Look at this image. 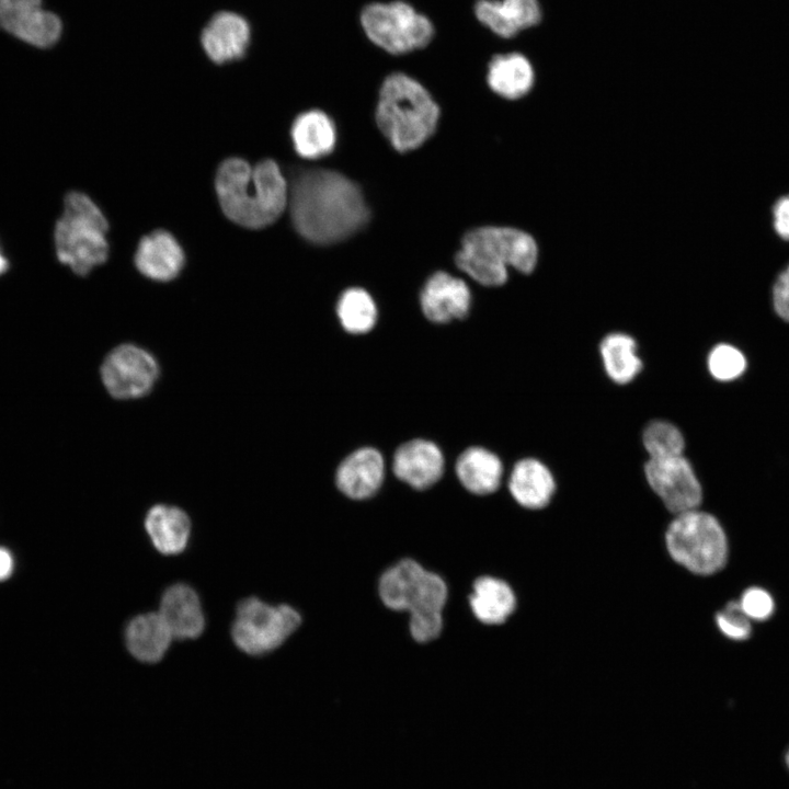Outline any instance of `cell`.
<instances>
[{
    "mask_svg": "<svg viewBox=\"0 0 789 789\" xmlns=\"http://www.w3.org/2000/svg\"><path fill=\"white\" fill-rule=\"evenodd\" d=\"M144 528L159 553L176 556L184 552L188 546L192 521L181 507L158 503L146 512Z\"/></svg>",
    "mask_w": 789,
    "mask_h": 789,
    "instance_id": "d6986e66",
    "label": "cell"
},
{
    "mask_svg": "<svg viewBox=\"0 0 789 789\" xmlns=\"http://www.w3.org/2000/svg\"><path fill=\"white\" fill-rule=\"evenodd\" d=\"M393 473L416 490L436 483L444 471V457L438 446L426 439H413L395 453Z\"/></svg>",
    "mask_w": 789,
    "mask_h": 789,
    "instance_id": "2e32d148",
    "label": "cell"
},
{
    "mask_svg": "<svg viewBox=\"0 0 789 789\" xmlns=\"http://www.w3.org/2000/svg\"><path fill=\"white\" fill-rule=\"evenodd\" d=\"M378 594L386 607L409 614V630L416 642L426 643L441 634L448 590L438 574L403 559L380 575Z\"/></svg>",
    "mask_w": 789,
    "mask_h": 789,
    "instance_id": "3957f363",
    "label": "cell"
},
{
    "mask_svg": "<svg viewBox=\"0 0 789 789\" xmlns=\"http://www.w3.org/2000/svg\"><path fill=\"white\" fill-rule=\"evenodd\" d=\"M469 606L476 618L485 625L504 622L516 607L511 586L493 576H481L473 582Z\"/></svg>",
    "mask_w": 789,
    "mask_h": 789,
    "instance_id": "484cf974",
    "label": "cell"
},
{
    "mask_svg": "<svg viewBox=\"0 0 789 789\" xmlns=\"http://www.w3.org/2000/svg\"><path fill=\"white\" fill-rule=\"evenodd\" d=\"M201 42L211 61H232L244 55L250 42V27L248 22L235 12H218L205 25Z\"/></svg>",
    "mask_w": 789,
    "mask_h": 789,
    "instance_id": "ac0fdd59",
    "label": "cell"
},
{
    "mask_svg": "<svg viewBox=\"0 0 789 789\" xmlns=\"http://www.w3.org/2000/svg\"><path fill=\"white\" fill-rule=\"evenodd\" d=\"M359 22L366 37L391 55L424 48L435 34L432 21L402 0L366 4Z\"/></svg>",
    "mask_w": 789,
    "mask_h": 789,
    "instance_id": "9c48e42d",
    "label": "cell"
},
{
    "mask_svg": "<svg viewBox=\"0 0 789 789\" xmlns=\"http://www.w3.org/2000/svg\"><path fill=\"white\" fill-rule=\"evenodd\" d=\"M456 473L469 492L485 495L499 489L503 465L494 453L483 447H470L458 457Z\"/></svg>",
    "mask_w": 789,
    "mask_h": 789,
    "instance_id": "d4e9b609",
    "label": "cell"
},
{
    "mask_svg": "<svg viewBox=\"0 0 789 789\" xmlns=\"http://www.w3.org/2000/svg\"><path fill=\"white\" fill-rule=\"evenodd\" d=\"M714 624L728 640L745 642L753 637V622L742 611L737 599L728 602L716 614Z\"/></svg>",
    "mask_w": 789,
    "mask_h": 789,
    "instance_id": "1f68e13d",
    "label": "cell"
},
{
    "mask_svg": "<svg viewBox=\"0 0 789 789\" xmlns=\"http://www.w3.org/2000/svg\"><path fill=\"white\" fill-rule=\"evenodd\" d=\"M290 136L296 152L306 159H318L329 155L336 141L333 122L319 110L298 115L291 125Z\"/></svg>",
    "mask_w": 789,
    "mask_h": 789,
    "instance_id": "cb8c5ba5",
    "label": "cell"
},
{
    "mask_svg": "<svg viewBox=\"0 0 789 789\" xmlns=\"http://www.w3.org/2000/svg\"><path fill=\"white\" fill-rule=\"evenodd\" d=\"M108 224L96 204L84 193L70 192L54 231L60 263L80 276L103 264L108 256Z\"/></svg>",
    "mask_w": 789,
    "mask_h": 789,
    "instance_id": "8992f818",
    "label": "cell"
},
{
    "mask_svg": "<svg viewBox=\"0 0 789 789\" xmlns=\"http://www.w3.org/2000/svg\"><path fill=\"white\" fill-rule=\"evenodd\" d=\"M301 621L290 605H272L252 595L237 603L230 637L244 654L263 656L283 645Z\"/></svg>",
    "mask_w": 789,
    "mask_h": 789,
    "instance_id": "ba28073f",
    "label": "cell"
},
{
    "mask_svg": "<svg viewBox=\"0 0 789 789\" xmlns=\"http://www.w3.org/2000/svg\"><path fill=\"white\" fill-rule=\"evenodd\" d=\"M13 570V559L11 553L0 548V581L5 580L10 576Z\"/></svg>",
    "mask_w": 789,
    "mask_h": 789,
    "instance_id": "e575fe53",
    "label": "cell"
},
{
    "mask_svg": "<svg viewBox=\"0 0 789 789\" xmlns=\"http://www.w3.org/2000/svg\"><path fill=\"white\" fill-rule=\"evenodd\" d=\"M123 637L128 653L144 664L159 663L173 640L159 611L133 616L124 626Z\"/></svg>",
    "mask_w": 789,
    "mask_h": 789,
    "instance_id": "e0dca14e",
    "label": "cell"
},
{
    "mask_svg": "<svg viewBox=\"0 0 789 789\" xmlns=\"http://www.w3.org/2000/svg\"><path fill=\"white\" fill-rule=\"evenodd\" d=\"M438 117L437 103L419 81L403 72L385 78L376 121L396 150L407 152L423 145L435 132Z\"/></svg>",
    "mask_w": 789,
    "mask_h": 789,
    "instance_id": "277c9868",
    "label": "cell"
},
{
    "mask_svg": "<svg viewBox=\"0 0 789 789\" xmlns=\"http://www.w3.org/2000/svg\"><path fill=\"white\" fill-rule=\"evenodd\" d=\"M602 362L607 376L618 385L632 381L642 369L632 336L621 332L606 335L599 345Z\"/></svg>",
    "mask_w": 789,
    "mask_h": 789,
    "instance_id": "4316f807",
    "label": "cell"
},
{
    "mask_svg": "<svg viewBox=\"0 0 789 789\" xmlns=\"http://www.w3.org/2000/svg\"><path fill=\"white\" fill-rule=\"evenodd\" d=\"M385 477V464L381 454L370 447L355 450L339 466L336 485L347 498L364 500L373 496L380 488Z\"/></svg>",
    "mask_w": 789,
    "mask_h": 789,
    "instance_id": "44dd1931",
    "label": "cell"
},
{
    "mask_svg": "<svg viewBox=\"0 0 789 789\" xmlns=\"http://www.w3.org/2000/svg\"><path fill=\"white\" fill-rule=\"evenodd\" d=\"M215 187L224 214L250 229L272 225L283 214L289 198L287 181L271 159L254 167L241 158L225 160L217 170Z\"/></svg>",
    "mask_w": 789,
    "mask_h": 789,
    "instance_id": "7a4b0ae2",
    "label": "cell"
},
{
    "mask_svg": "<svg viewBox=\"0 0 789 789\" xmlns=\"http://www.w3.org/2000/svg\"><path fill=\"white\" fill-rule=\"evenodd\" d=\"M288 204L298 233L317 244L342 241L364 227L369 218L359 186L327 169L297 173L289 187Z\"/></svg>",
    "mask_w": 789,
    "mask_h": 789,
    "instance_id": "6da1fadb",
    "label": "cell"
},
{
    "mask_svg": "<svg viewBox=\"0 0 789 789\" xmlns=\"http://www.w3.org/2000/svg\"><path fill=\"white\" fill-rule=\"evenodd\" d=\"M420 301L422 311L428 320L445 323L467 316L471 305V294L461 278L439 271L425 282Z\"/></svg>",
    "mask_w": 789,
    "mask_h": 789,
    "instance_id": "5bb4252c",
    "label": "cell"
},
{
    "mask_svg": "<svg viewBox=\"0 0 789 789\" xmlns=\"http://www.w3.org/2000/svg\"><path fill=\"white\" fill-rule=\"evenodd\" d=\"M786 763H787V765H788V767H789V751H788V753H787V755H786Z\"/></svg>",
    "mask_w": 789,
    "mask_h": 789,
    "instance_id": "8d00e7d4",
    "label": "cell"
},
{
    "mask_svg": "<svg viewBox=\"0 0 789 789\" xmlns=\"http://www.w3.org/2000/svg\"><path fill=\"white\" fill-rule=\"evenodd\" d=\"M649 458H666L683 455L685 438L681 430L664 420L650 422L642 434Z\"/></svg>",
    "mask_w": 789,
    "mask_h": 789,
    "instance_id": "f1b7e54d",
    "label": "cell"
},
{
    "mask_svg": "<svg viewBox=\"0 0 789 789\" xmlns=\"http://www.w3.org/2000/svg\"><path fill=\"white\" fill-rule=\"evenodd\" d=\"M508 489L514 500L523 507H545L556 491V481L549 468L536 458L517 461L510 476Z\"/></svg>",
    "mask_w": 789,
    "mask_h": 789,
    "instance_id": "7402d4cb",
    "label": "cell"
},
{
    "mask_svg": "<svg viewBox=\"0 0 789 789\" xmlns=\"http://www.w3.org/2000/svg\"><path fill=\"white\" fill-rule=\"evenodd\" d=\"M538 260V247L527 232L510 227H479L468 231L456 253V264L484 286L507 281V266L529 274Z\"/></svg>",
    "mask_w": 789,
    "mask_h": 789,
    "instance_id": "5b68a950",
    "label": "cell"
},
{
    "mask_svg": "<svg viewBox=\"0 0 789 789\" xmlns=\"http://www.w3.org/2000/svg\"><path fill=\"white\" fill-rule=\"evenodd\" d=\"M473 13L483 26L502 38H512L542 19L538 0H477Z\"/></svg>",
    "mask_w": 789,
    "mask_h": 789,
    "instance_id": "9a60e30c",
    "label": "cell"
},
{
    "mask_svg": "<svg viewBox=\"0 0 789 789\" xmlns=\"http://www.w3.org/2000/svg\"><path fill=\"white\" fill-rule=\"evenodd\" d=\"M665 539L673 560L697 575H713L729 561L730 545L723 526L714 515L699 508L677 514Z\"/></svg>",
    "mask_w": 789,
    "mask_h": 789,
    "instance_id": "52a82bcc",
    "label": "cell"
},
{
    "mask_svg": "<svg viewBox=\"0 0 789 789\" xmlns=\"http://www.w3.org/2000/svg\"><path fill=\"white\" fill-rule=\"evenodd\" d=\"M773 213L775 230L781 238L789 240V195L777 201Z\"/></svg>",
    "mask_w": 789,
    "mask_h": 789,
    "instance_id": "836d02e7",
    "label": "cell"
},
{
    "mask_svg": "<svg viewBox=\"0 0 789 789\" xmlns=\"http://www.w3.org/2000/svg\"><path fill=\"white\" fill-rule=\"evenodd\" d=\"M159 377V365L147 350L125 343L113 348L101 365V379L115 399L130 400L148 395Z\"/></svg>",
    "mask_w": 789,
    "mask_h": 789,
    "instance_id": "30bf717a",
    "label": "cell"
},
{
    "mask_svg": "<svg viewBox=\"0 0 789 789\" xmlns=\"http://www.w3.org/2000/svg\"><path fill=\"white\" fill-rule=\"evenodd\" d=\"M489 88L498 95L516 100L534 87L535 70L529 59L517 52L494 55L487 69Z\"/></svg>",
    "mask_w": 789,
    "mask_h": 789,
    "instance_id": "603a6c76",
    "label": "cell"
},
{
    "mask_svg": "<svg viewBox=\"0 0 789 789\" xmlns=\"http://www.w3.org/2000/svg\"><path fill=\"white\" fill-rule=\"evenodd\" d=\"M8 267H9V262H8V260L5 259V256L3 255V253L1 252V249H0V275H1L2 273H4V272L8 270Z\"/></svg>",
    "mask_w": 789,
    "mask_h": 789,
    "instance_id": "d590c367",
    "label": "cell"
},
{
    "mask_svg": "<svg viewBox=\"0 0 789 789\" xmlns=\"http://www.w3.org/2000/svg\"><path fill=\"white\" fill-rule=\"evenodd\" d=\"M737 603L752 621L757 624L768 622L776 613L777 604L771 592L762 585L746 586L737 598Z\"/></svg>",
    "mask_w": 789,
    "mask_h": 789,
    "instance_id": "4dcf8cb0",
    "label": "cell"
},
{
    "mask_svg": "<svg viewBox=\"0 0 789 789\" xmlns=\"http://www.w3.org/2000/svg\"><path fill=\"white\" fill-rule=\"evenodd\" d=\"M707 366L710 375L719 381H732L741 377L747 366L746 357L737 347L720 343L709 352Z\"/></svg>",
    "mask_w": 789,
    "mask_h": 789,
    "instance_id": "f546056e",
    "label": "cell"
},
{
    "mask_svg": "<svg viewBox=\"0 0 789 789\" xmlns=\"http://www.w3.org/2000/svg\"><path fill=\"white\" fill-rule=\"evenodd\" d=\"M336 313L344 330L354 334L370 331L377 320L374 299L365 289L358 287L342 293L336 304Z\"/></svg>",
    "mask_w": 789,
    "mask_h": 789,
    "instance_id": "83f0119b",
    "label": "cell"
},
{
    "mask_svg": "<svg viewBox=\"0 0 789 789\" xmlns=\"http://www.w3.org/2000/svg\"><path fill=\"white\" fill-rule=\"evenodd\" d=\"M159 614L173 639L179 641L195 640L205 630L206 618L199 594L187 583L175 582L163 590Z\"/></svg>",
    "mask_w": 789,
    "mask_h": 789,
    "instance_id": "4fadbf2b",
    "label": "cell"
},
{
    "mask_svg": "<svg viewBox=\"0 0 789 789\" xmlns=\"http://www.w3.org/2000/svg\"><path fill=\"white\" fill-rule=\"evenodd\" d=\"M644 476L666 508L675 515L699 508L702 488L696 472L684 455L649 458Z\"/></svg>",
    "mask_w": 789,
    "mask_h": 789,
    "instance_id": "7c38bea8",
    "label": "cell"
},
{
    "mask_svg": "<svg viewBox=\"0 0 789 789\" xmlns=\"http://www.w3.org/2000/svg\"><path fill=\"white\" fill-rule=\"evenodd\" d=\"M0 32L31 47L46 50L61 39L64 22L44 0H0Z\"/></svg>",
    "mask_w": 789,
    "mask_h": 789,
    "instance_id": "8fae6325",
    "label": "cell"
},
{
    "mask_svg": "<svg viewBox=\"0 0 789 789\" xmlns=\"http://www.w3.org/2000/svg\"><path fill=\"white\" fill-rule=\"evenodd\" d=\"M184 252L176 239L165 230H156L145 236L135 253V265L146 277L169 282L182 271Z\"/></svg>",
    "mask_w": 789,
    "mask_h": 789,
    "instance_id": "ffe728a7",
    "label": "cell"
},
{
    "mask_svg": "<svg viewBox=\"0 0 789 789\" xmlns=\"http://www.w3.org/2000/svg\"><path fill=\"white\" fill-rule=\"evenodd\" d=\"M773 306L777 316L789 322V265L778 275L773 286Z\"/></svg>",
    "mask_w": 789,
    "mask_h": 789,
    "instance_id": "d6a6232c",
    "label": "cell"
}]
</instances>
